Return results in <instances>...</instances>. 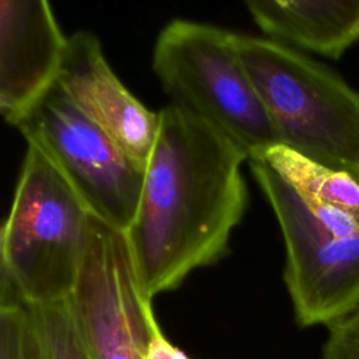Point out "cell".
Wrapping results in <instances>:
<instances>
[{"label":"cell","mask_w":359,"mask_h":359,"mask_svg":"<svg viewBox=\"0 0 359 359\" xmlns=\"http://www.w3.org/2000/svg\"><path fill=\"white\" fill-rule=\"evenodd\" d=\"M245 161L231 140L187 109L170 102L158 111L139 206L125 233L150 300L226 254L248 203Z\"/></svg>","instance_id":"6da1fadb"},{"label":"cell","mask_w":359,"mask_h":359,"mask_svg":"<svg viewBox=\"0 0 359 359\" xmlns=\"http://www.w3.org/2000/svg\"><path fill=\"white\" fill-rule=\"evenodd\" d=\"M93 215L35 144L27 151L0 234V292L28 306L69 299L86 261Z\"/></svg>","instance_id":"7a4b0ae2"},{"label":"cell","mask_w":359,"mask_h":359,"mask_svg":"<svg viewBox=\"0 0 359 359\" xmlns=\"http://www.w3.org/2000/svg\"><path fill=\"white\" fill-rule=\"evenodd\" d=\"M234 43L279 144L359 174V91L325 65L265 36L236 32Z\"/></svg>","instance_id":"3957f363"},{"label":"cell","mask_w":359,"mask_h":359,"mask_svg":"<svg viewBox=\"0 0 359 359\" xmlns=\"http://www.w3.org/2000/svg\"><path fill=\"white\" fill-rule=\"evenodd\" d=\"M234 36L216 25L172 20L157 35L151 66L172 104L219 130L251 161L279 142Z\"/></svg>","instance_id":"277c9868"},{"label":"cell","mask_w":359,"mask_h":359,"mask_svg":"<svg viewBox=\"0 0 359 359\" xmlns=\"http://www.w3.org/2000/svg\"><path fill=\"white\" fill-rule=\"evenodd\" d=\"M280 227L296 323L328 325L359 307V222L317 202L264 160L248 161Z\"/></svg>","instance_id":"5b68a950"},{"label":"cell","mask_w":359,"mask_h":359,"mask_svg":"<svg viewBox=\"0 0 359 359\" xmlns=\"http://www.w3.org/2000/svg\"><path fill=\"white\" fill-rule=\"evenodd\" d=\"M17 129L56 165L93 217L128 231L139 206L144 168L88 119L57 83Z\"/></svg>","instance_id":"8992f818"},{"label":"cell","mask_w":359,"mask_h":359,"mask_svg":"<svg viewBox=\"0 0 359 359\" xmlns=\"http://www.w3.org/2000/svg\"><path fill=\"white\" fill-rule=\"evenodd\" d=\"M70 299L93 359H144L158 323L123 231L93 219L90 248Z\"/></svg>","instance_id":"52a82bcc"},{"label":"cell","mask_w":359,"mask_h":359,"mask_svg":"<svg viewBox=\"0 0 359 359\" xmlns=\"http://www.w3.org/2000/svg\"><path fill=\"white\" fill-rule=\"evenodd\" d=\"M69 36L45 0L0 1V112L17 128L56 84Z\"/></svg>","instance_id":"ba28073f"},{"label":"cell","mask_w":359,"mask_h":359,"mask_svg":"<svg viewBox=\"0 0 359 359\" xmlns=\"http://www.w3.org/2000/svg\"><path fill=\"white\" fill-rule=\"evenodd\" d=\"M56 83L88 119L146 168L158 129V112L144 107L123 86L94 34L77 31L69 36Z\"/></svg>","instance_id":"9c48e42d"},{"label":"cell","mask_w":359,"mask_h":359,"mask_svg":"<svg viewBox=\"0 0 359 359\" xmlns=\"http://www.w3.org/2000/svg\"><path fill=\"white\" fill-rule=\"evenodd\" d=\"M265 38L300 52L339 59L359 41V0L247 1Z\"/></svg>","instance_id":"30bf717a"},{"label":"cell","mask_w":359,"mask_h":359,"mask_svg":"<svg viewBox=\"0 0 359 359\" xmlns=\"http://www.w3.org/2000/svg\"><path fill=\"white\" fill-rule=\"evenodd\" d=\"M303 195L337 208L359 222V174L313 161L282 144L261 158Z\"/></svg>","instance_id":"8fae6325"},{"label":"cell","mask_w":359,"mask_h":359,"mask_svg":"<svg viewBox=\"0 0 359 359\" xmlns=\"http://www.w3.org/2000/svg\"><path fill=\"white\" fill-rule=\"evenodd\" d=\"M29 309L45 359H93L70 297Z\"/></svg>","instance_id":"7c38bea8"},{"label":"cell","mask_w":359,"mask_h":359,"mask_svg":"<svg viewBox=\"0 0 359 359\" xmlns=\"http://www.w3.org/2000/svg\"><path fill=\"white\" fill-rule=\"evenodd\" d=\"M0 359H45L29 306L10 294H0Z\"/></svg>","instance_id":"4fadbf2b"},{"label":"cell","mask_w":359,"mask_h":359,"mask_svg":"<svg viewBox=\"0 0 359 359\" xmlns=\"http://www.w3.org/2000/svg\"><path fill=\"white\" fill-rule=\"evenodd\" d=\"M323 359H359V307L327 325Z\"/></svg>","instance_id":"5bb4252c"},{"label":"cell","mask_w":359,"mask_h":359,"mask_svg":"<svg viewBox=\"0 0 359 359\" xmlns=\"http://www.w3.org/2000/svg\"><path fill=\"white\" fill-rule=\"evenodd\" d=\"M144 359H191V358L164 335L160 325H156L149 339Z\"/></svg>","instance_id":"9a60e30c"}]
</instances>
